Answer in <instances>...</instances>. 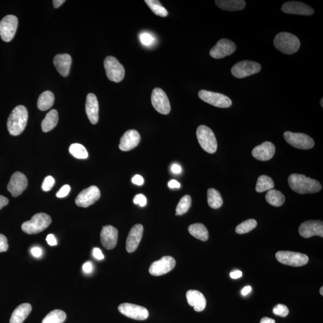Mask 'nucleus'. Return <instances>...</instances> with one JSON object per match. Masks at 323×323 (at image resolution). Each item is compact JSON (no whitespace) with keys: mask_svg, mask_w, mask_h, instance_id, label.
<instances>
[{"mask_svg":"<svg viewBox=\"0 0 323 323\" xmlns=\"http://www.w3.org/2000/svg\"><path fill=\"white\" fill-rule=\"evenodd\" d=\"M288 183L291 189L299 194L315 193L322 189L321 184L317 180L298 173L291 175Z\"/></svg>","mask_w":323,"mask_h":323,"instance_id":"nucleus-1","label":"nucleus"},{"mask_svg":"<svg viewBox=\"0 0 323 323\" xmlns=\"http://www.w3.org/2000/svg\"><path fill=\"white\" fill-rule=\"evenodd\" d=\"M28 117L29 114L25 106L16 107L10 114L7 122L10 135L17 136L21 134L27 126Z\"/></svg>","mask_w":323,"mask_h":323,"instance_id":"nucleus-2","label":"nucleus"},{"mask_svg":"<svg viewBox=\"0 0 323 323\" xmlns=\"http://www.w3.org/2000/svg\"><path fill=\"white\" fill-rule=\"evenodd\" d=\"M274 46L282 53L292 55L300 49V39L294 35L286 32L278 34L274 41Z\"/></svg>","mask_w":323,"mask_h":323,"instance_id":"nucleus-3","label":"nucleus"},{"mask_svg":"<svg viewBox=\"0 0 323 323\" xmlns=\"http://www.w3.org/2000/svg\"><path fill=\"white\" fill-rule=\"evenodd\" d=\"M52 223L51 217L46 213H37L29 221L24 222L22 230L27 234H37L43 231Z\"/></svg>","mask_w":323,"mask_h":323,"instance_id":"nucleus-4","label":"nucleus"},{"mask_svg":"<svg viewBox=\"0 0 323 323\" xmlns=\"http://www.w3.org/2000/svg\"><path fill=\"white\" fill-rule=\"evenodd\" d=\"M196 136L199 143L204 150L209 154H214L217 151V142L213 131L205 125L197 128Z\"/></svg>","mask_w":323,"mask_h":323,"instance_id":"nucleus-5","label":"nucleus"},{"mask_svg":"<svg viewBox=\"0 0 323 323\" xmlns=\"http://www.w3.org/2000/svg\"><path fill=\"white\" fill-rule=\"evenodd\" d=\"M276 259L280 263L288 266L300 267L307 265L308 257L303 253L280 251L276 253Z\"/></svg>","mask_w":323,"mask_h":323,"instance_id":"nucleus-6","label":"nucleus"},{"mask_svg":"<svg viewBox=\"0 0 323 323\" xmlns=\"http://www.w3.org/2000/svg\"><path fill=\"white\" fill-rule=\"evenodd\" d=\"M106 74L110 81L119 83L125 77V68L119 61L113 57H107L104 62Z\"/></svg>","mask_w":323,"mask_h":323,"instance_id":"nucleus-7","label":"nucleus"},{"mask_svg":"<svg viewBox=\"0 0 323 323\" xmlns=\"http://www.w3.org/2000/svg\"><path fill=\"white\" fill-rule=\"evenodd\" d=\"M285 140L295 148L308 150L314 146L315 142L311 137L302 133H294L290 131L284 133Z\"/></svg>","mask_w":323,"mask_h":323,"instance_id":"nucleus-8","label":"nucleus"},{"mask_svg":"<svg viewBox=\"0 0 323 323\" xmlns=\"http://www.w3.org/2000/svg\"><path fill=\"white\" fill-rule=\"evenodd\" d=\"M261 70V65L258 62L243 61L238 62L232 68L231 72L234 77L242 79L258 73Z\"/></svg>","mask_w":323,"mask_h":323,"instance_id":"nucleus-9","label":"nucleus"},{"mask_svg":"<svg viewBox=\"0 0 323 323\" xmlns=\"http://www.w3.org/2000/svg\"><path fill=\"white\" fill-rule=\"evenodd\" d=\"M198 95L203 102L216 107L228 108L232 104L231 100L221 93L201 90Z\"/></svg>","mask_w":323,"mask_h":323,"instance_id":"nucleus-10","label":"nucleus"},{"mask_svg":"<svg viewBox=\"0 0 323 323\" xmlns=\"http://www.w3.org/2000/svg\"><path fill=\"white\" fill-rule=\"evenodd\" d=\"M18 19L14 15H8L0 21V37L5 42H10L15 36Z\"/></svg>","mask_w":323,"mask_h":323,"instance_id":"nucleus-11","label":"nucleus"},{"mask_svg":"<svg viewBox=\"0 0 323 323\" xmlns=\"http://www.w3.org/2000/svg\"><path fill=\"white\" fill-rule=\"evenodd\" d=\"M118 310L126 317L136 320H145L149 315L146 308L133 304H121L118 307Z\"/></svg>","mask_w":323,"mask_h":323,"instance_id":"nucleus-12","label":"nucleus"},{"mask_svg":"<svg viewBox=\"0 0 323 323\" xmlns=\"http://www.w3.org/2000/svg\"><path fill=\"white\" fill-rule=\"evenodd\" d=\"M100 197L101 192L98 187L92 186L83 190L76 197L75 202L80 207L87 208L95 203Z\"/></svg>","mask_w":323,"mask_h":323,"instance_id":"nucleus-13","label":"nucleus"},{"mask_svg":"<svg viewBox=\"0 0 323 323\" xmlns=\"http://www.w3.org/2000/svg\"><path fill=\"white\" fill-rule=\"evenodd\" d=\"M152 104L155 109L162 114H168L171 111V106L167 95L161 88L154 89L151 97Z\"/></svg>","mask_w":323,"mask_h":323,"instance_id":"nucleus-14","label":"nucleus"},{"mask_svg":"<svg viewBox=\"0 0 323 323\" xmlns=\"http://www.w3.org/2000/svg\"><path fill=\"white\" fill-rule=\"evenodd\" d=\"M176 265L175 259L171 256H164L161 259L152 263L149 272L152 276H161L171 271Z\"/></svg>","mask_w":323,"mask_h":323,"instance_id":"nucleus-15","label":"nucleus"},{"mask_svg":"<svg viewBox=\"0 0 323 323\" xmlns=\"http://www.w3.org/2000/svg\"><path fill=\"white\" fill-rule=\"evenodd\" d=\"M236 45L232 41L227 39H221L211 48L210 54L212 58L221 59L234 53Z\"/></svg>","mask_w":323,"mask_h":323,"instance_id":"nucleus-16","label":"nucleus"},{"mask_svg":"<svg viewBox=\"0 0 323 323\" xmlns=\"http://www.w3.org/2000/svg\"><path fill=\"white\" fill-rule=\"evenodd\" d=\"M301 237L309 238L314 236L323 237V223L320 220H308L302 223L299 228Z\"/></svg>","mask_w":323,"mask_h":323,"instance_id":"nucleus-17","label":"nucleus"},{"mask_svg":"<svg viewBox=\"0 0 323 323\" xmlns=\"http://www.w3.org/2000/svg\"><path fill=\"white\" fill-rule=\"evenodd\" d=\"M28 186V180L25 175L20 172L13 173L8 185V190L12 196L17 197L21 194Z\"/></svg>","mask_w":323,"mask_h":323,"instance_id":"nucleus-18","label":"nucleus"},{"mask_svg":"<svg viewBox=\"0 0 323 323\" xmlns=\"http://www.w3.org/2000/svg\"><path fill=\"white\" fill-rule=\"evenodd\" d=\"M281 10L285 13L305 16L312 15L314 12L313 9L310 6L298 2L285 3Z\"/></svg>","mask_w":323,"mask_h":323,"instance_id":"nucleus-19","label":"nucleus"},{"mask_svg":"<svg viewBox=\"0 0 323 323\" xmlns=\"http://www.w3.org/2000/svg\"><path fill=\"white\" fill-rule=\"evenodd\" d=\"M101 242L104 248L112 250L115 248L118 239L117 229L111 225L103 227L100 234Z\"/></svg>","mask_w":323,"mask_h":323,"instance_id":"nucleus-20","label":"nucleus"},{"mask_svg":"<svg viewBox=\"0 0 323 323\" xmlns=\"http://www.w3.org/2000/svg\"><path fill=\"white\" fill-rule=\"evenodd\" d=\"M275 153V145L272 142L266 141L253 148L252 155L259 161H267L273 158Z\"/></svg>","mask_w":323,"mask_h":323,"instance_id":"nucleus-21","label":"nucleus"},{"mask_svg":"<svg viewBox=\"0 0 323 323\" xmlns=\"http://www.w3.org/2000/svg\"><path fill=\"white\" fill-rule=\"evenodd\" d=\"M144 228L141 224H137L131 228L127 239L126 249L128 253H133L138 248L143 234Z\"/></svg>","mask_w":323,"mask_h":323,"instance_id":"nucleus-22","label":"nucleus"},{"mask_svg":"<svg viewBox=\"0 0 323 323\" xmlns=\"http://www.w3.org/2000/svg\"><path fill=\"white\" fill-rule=\"evenodd\" d=\"M141 137L136 130H128L120 139L119 148L123 152L131 151L140 143Z\"/></svg>","mask_w":323,"mask_h":323,"instance_id":"nucleus-23","label":"nucleus"},{"mask_svg":"<svg viewBox=\"0 0 323 323\" xmlns=\"http://www.w3.org/2000/svg\"><path fill=\"white\" fill-rule=\"evenodd\" d=\"M86 112L88 119L93 125L98 123L99 119V104L96 96L90 93L87 96L86 102Z\"/></svg>","mask_w":323,"mask_h":323,"instance_id":"nucleus-24","label":"nucleus"},{"mask_svg":"<svg viewBox=\"0 0 323 323\" xmlns=\"http://www.w3.org/2000/svg\"><path fill=\"white\" fill-rule=\"evenodd\" d=\"M186 298L190 306L193 307L194 311L196 312L203 311L206 307V299L199 291L195 290L187 291Z\"/></svg>","mask_w":323,"mask_h":323,"instance_id":"nucleus-25","label":"nucleus"},{"mask_svg":"<svg viewBox=\"0 0 323 323\" xmlns=\"http://www.w3.org/2000/svg\"><path fill=\"white\" fill-rule=\"evenodd\" d=\"M72 60L68 54H58L54 59V64L57 71L63 77H67L70 71Z\"/></svg>","mask_w":323,"mask_h":323,"instance_id":"nucleus-26","label":"nucleus"},{"mask_svg":"<svg viewBox=\"0 0 323 323\" xmlns=\"http://www.w3.org/2000/svg\"><path fill=\"white\" fill-rule=\"evenodd\" d=\"M32 310V307L30 304L26 303L19 305L10 317V323H23Z\"/></svg>","mask_w":323,"mask_h":323,"instance_id":"nucleus-27","label":"nucleus"},{"mask_svg":"<svg viewBox=\"0 0 323 323\" xmlns=\"http://www.w3.org/2000/svg\"><path fill=\"white\" fill-rule=\"evenodd\" d=\"M215 4L227 11H239L245 8L246 3L243 0H217Z\"/></svg>","mask_w":323,"mask_h":323,"instance_id":"nucleus-28","label":"nucleus"},{"mask_svg":"<svg viewBox=\"0 0 323 323\" xmlns=\"http://www.w3.org/2000/svg\"><path fill=\"white\" fill-rule=\"evenodd\" d=\"M58 113L53 109L48 112L41 123V128L44 133H48L56 127L58 122Z\"/></svg>","mask_w":323,"mask_h":323,"instance_id":"nucleus-29","label":"nucleus"},{"mask_svg":"<svg viewBox=\"0 0 323 323\" xmlns=\"http://www.w3.org/2000/svg\"><path fill=\"white\" fill-rule=\"evenodd\" d=\"M190 235L200 240L206 241L209 238V233L207 229L202 223H194L191 225L188 228Z\"/></svg>","mask_w":323,"mask_h":323,"instance_id":"nucleus-30","label":"nucleus"},{"mask_svg":"<svg viewBox=\"0 0 323 323\" xmlns=\"http://www.w3.org/2000/svg\"><path fill=\"white\" fill-rule=\"evenodd\" d=\"M55 97L51 91H46L40 95L37 102V107L41 111L47 110L54 105Z\"/></svg>","mask_w":323,"mask_h":323,"instance_id":"nucleus-31","label":"nucleus"},{"mask_svg":"<svg viewBox=\"0 0 323 323\" xmlns=\"http://www.w3.org/2000/svg\"><path fill=\"white\" fill-rule=\"evenodd\" d=\"M267 203L274 207L282 206L285 202V196L280 191L271 189L268 190L265 196Z\"/></svg>","mask_w":323,"mask_h":323,"instance_id":"nucleus-32","label":"nucleus"},{"mask_svg":"<svg viewBox=\"0 0 323 323\" xmlns=\"http://www.w3.org/2000/svg\"><path fill=\"white\" fill-rule=\"evenodd\" d=\"M208 204L213 209H218L223 204V199L218 191L214 189H209L207 192Z\"/></svg>","mask_w":323,"mask_h":323,"instance_id":"nucleus-33","label":"nucleus"},{"mask_svg":"<svg viewBox=\"0 0 323 323\" xmlns=\"http://www.w3.org/2000/svg\"><path fill=\"white\" fill-rule=\"evenodd\" d=\"M274 183L270 177L265 175L260 176L258 180L256 186L257 192L262 193L265 191L273 189Z\"/></svg>","mask_w":323,"mask_h":323,"instance_id":"nucleus-34","label":"nucleus"},{"mask_svg":"<svg viewBox=\"0 0 323 323\" xmlns=\"http://www.w3.org/2000/svg\"><path fill=\"white\" fill-rule=\"evenodd\" d=\"M67 318L65 312L60 310L51 311L44 318L42 323H63Z\"/></svg>","mask_w":323,"mask_h":323,"instance_id":"nucleus-35","label":"nucleus"},{"mask_svg":"<svg viewBox=\"0 0 323 323\" xmlns=\"http://www.w3.org/2000/svg\"><path fill=\"white\" fill-rule=\"evenodd\" d=\"M145 3H146L153 12L155 15L161 17H166L168 15L167 10L161 5L158 0H145Z\"/></svg>","mask_w":323,"mask_h":323,"instance_id":"nucleus-36","label":"nucleus"},{"mask_svg":"<svg viewBox=\"0 0 323 323\" xmlns=\"http://www.w3.org/2000/svg\"><path fill=\"white\" fill-rule=\"evenodd\" d=\"M69 152L76 158L85 159L88 158V153L83 145L79 143L72 144L69 148Z\"/></svg>","mask_w":323,"mask_h":323,"instance_id":"nucleus-37","label":"nucleus"},{"mask_svg":"<svg viewBox=\"0 0 323 323\" xmlns=\"http://www.w3.org/2000/svg\"><path fill=\"white\" fill-rule=\"evenodd\" d=\"M257 225H258V222L256 220L249 219L238 225L235 231L238 234H245L253 230Z\"/></svg>","mask_w":323,"mask_h":323,"instance_id":"nucleus-38","label":"nucleus"},{"mask_svg":"<svg viewBox=\"0 0 323 323\" xmlns=\"http://www.w3.org/2000/svg\"><path fill=\"white\" fill-rule=\"evenodd\" d=\"M192 206V198L190 196H183L176 208V214L181 215L187 213Z\"/></svg>","mask_w":323,"mask_h":323,"instance_id":"nucleus-39","label":"nucleus"},{"mask_svg":"<svg viewBox=\"0 0 323 323\" xmlns=\"http://www.w3.org/2000/svg\"><path fill=\"white\" fill-rule=\"evenodd\" d=\"M141 42L145 46H151L156 41L155 37L150 33L143 32L140 35Z\"/></svg>","mask_w":323,"mask_h":323,"instance_id":"nucleus-40","label":"nucleus"},{"mask_svg":"<svg viewBox=\"0 0 323 323\" xmlns=\"http://www.w3.org/2000/svg\"><path fill=\"white\" fill-rule=\"evenodd\" d=\"M273 313L280 317H286L289 313V308L285 305L278 304L274 308Z\"/></svg>","mask_w":323,"mask_h":323,"instance_id":"nucleus-41","label":"nucleus"},{"mask_svg":"<svg viewBox=\"0 0 323 323\" xmlns=\"http://www.w3.org/2000/svg\"><path fill=\"white\" fill-rule=\"evenodd\" d=\"M55 183V180L53 177L47 176L44 180L42 186H41V189L45 192H48L54 187Z\"/></svg>","mask_w":323,"mask_h":323,"instance_id":"nucleus-42","label":"nucleus"},{"mask_svg":"<svg viewBox=\"0 0 323 323\" xmlns=\"http://www.w3.org/2000/svg\"><path fill=\"white\" fill-rule=\"evenodd\" d=\"M133 201L135 204L139 205V206L141 207L146 206L147 202L146 197L142 194H137V195L134 197Z\"/></svg>","mask_w":323,"mask_h":323,"instance_id":"nucleus-43","label":"nucleus"},{"mask_svg":"<svg viewBox=\"0 0 323 323\" xmlns=\"http://www.w3.org/2000/svg\"><path fill=\"white\" fill-rule=\"evenodd\" d=\"M8 248V239L4 235L0 234V253L6 252Z\"/></svg>","mask_w":323,"mask_h":323,"instance_id":"nucleus-44","label":"nucleus"},{"mask_svg":"<svg viewBox=\"0 0 323 323\" xmlns=\"http://www.w3.org/2000/svg\"><path fill=\"white\" fill-rule=\"evenodd\" d=\"M71 187L68 185H65L61 187L60 190L57 193V196L59 197V198H62V197H64L67 196L70 192Z\"/></svg>","mask_w":323,"mask_h":323,"instance_id":"nucleus-45","label":"nucleus"},{"mask_svg":"<svg viewBox=\"0 0 323 323\" xmlns=\"http://www.w3.org/2000/svg\"><path fill=\"white\" fill-rule=\"evenodd\" d=\"M92 254L93 256L97 260H102L104 259L103 252L99 248L93 249Z\"/></svg>","mask_w":323,"mask_h":323,"instance_id":"nucleus-46","label":"nucleus"},{"mask_svg":"<svg viewBox=\"0 0 323 323\" xmlns=\"http://www.w3.org/2000/svg\"><path fill=\"white\" fill-rule=\"evenodd\" d=\"M82 269L85 274H91L93 271V265L91 262H87L83 264Z\"/></svg>","mask_w":323,"mask_h":323,"instance_id":"nucleus-47","label":"nucleus"},{"mask_svg":"<svg viewBox=\"0 0 323 323\" xmlns=\"http://www.w3.org/2000/svg\"><path fill=\"white\" fill-rule=\"evenodd\" d=\"M132 182L135 184V185L141 186L143 185L144 183L143 177L140 175H135L133 179H132Z\"/></svg>","mask_w":323,"mask_h":323,"instance_id":"nucleus-48","label":"nucleus"},{"mask_svg":"<svg viewBox=\"0 0 323 323\" xmlns=\"http://www.w3.org/2000/svg\"><path fill=\"white\" fill-rule=\"evenodd\" d=\"M46 241L48 245L51 246H55L57 245V241L56 238L53 234H48L46 238Z\"/></svg>","mask_w":323,"mask_h":323,"instance_id":"nucleus-49","label":"nucleus"},{"mask_svg":"<svg viewBox=\"0 0 323 323\" xmlns=\"http://www.w3.org/2000/svg\"><path fill=\"white\" fill-rule=\"evenodd\" d=\"M31 254H32L35 258H40V257L42 255V250L39 247H37V246L31 249Z\"/></svg>","mask_w":323,"mask_h":323,"instance_id":"nucleus-50","label":"nucleus"},{"mask_svg":"<svg viewBox=\"0 0 323 323\" xmlns=\"http://www.w3.org/2000/svg\"><path fill=\"white\" fill-rule=\"evenodd\" d=\"M242 276V273L241 270H235L230 274V277L232 279H238Z\"/></svg>","mask_w":323,"mask_h":323,"instance_id":"nucleus-51","label":"nucleus"},{"mask_svg":"<svg viewBox=\"0 0 323 323\" xmlns=\"http://www.w3.org/2000/svg\"><path fill=\"white\" fill-rule=\"evenodd\" d=\"M180 184L176 180H172L168 183V186L171 189H178L180 187Z\"/></svg>","mask_w":323,"mask_h":323,"instance_id":"nucleus-52","label":"nucleus"},{"mask_svg":"<svg viewBox=\"0 0 323 323\" xmlns=\"http://www.w3.org/2000/svg\"><path fill=\"white\" fill-rule=\"evenodd\" d=\"M9 203V200L7 197L0 195V210L7 206Z\"/></svg>","mask_w":323,"mask_h":323,"instance_id":"nucleus-53","label":"nucleus"},{"mask_svg":"<svg viewBox=\"0 0 323 323\" xmlns=\"http://www.w3.org/2000/svg\"><path fill=\"white\" fill-rule=\"evenodd\" d=\"M171 171L175 173H180L182 172V167L179 165L173 164L171 167Z\"/></svg>","mask_w":323,"mask_h":323,"instance_id":"nucleus-54","label":"nucleus"},{"mask_svg":"<svg viewBox=\"0 0 323 323\" xmlns=\"http://www.w3.org/2000/svg\"><path fill=\"white\" fill-rule=\"evenodd\" d=\"M252 289L251 286H246L241 291V294L243 296H246L249 293L251 292Z\"/></svg>","mask_w":323,"mask_h":323,"instance_id":"nucleus-55","label":"nucleus"},{"mask_svg":"<svg viewBox=\"0 0 323 323\" xmlns=\"http://www.w3.org/2000/svg\"><path fill=\"white\" fill-rule=\"evenodd\" d=\"M65 0H54L53 4L55 8H58L65 3Z\"/></svg>","mask_w":323,"mask_h":323,"instance_id":"nucleus-56","label":"nucleus"},{"mask_svg":"<svg viewBox=\"0 0 323 323\" xmlns=\"http://www.w3.org/2000/svg\"><path fill=\"white\" fill-rule=\"evenodd\" d=\"M260 323H276V321L274 320V319L270 318L264 317L262 318Z\"/></svg>","mask_w":323,"mask_h":323,"instance_id":"nucleus-57","label":"nucleus"},{"mask_svg":"<svg viewBox=\"0 0 323 323\" xmlns=\"http://www.w3.org/2000/svg\"><path fill=\"white\" fill-rule=\"evenodd\" d=\"M319 293L321 294V296L323 295V287H321L320 290H319Z\"/></svg>","mask_w":323,"mask_h":323,"instance_id":"nucleus-58","label":"nucleus"},{"mask_svg":"<svg viewBox=\"0 0 323 323\" xmlns=\"http://www.w3.org/2000/svg\"><path fill=\"white\" fill-rule=\"evenodd\" d=\"M322 102H323V99H321V105L322 107H323Z\"/></svg>","mask_w":323,"mask_h":323,"instance_id":"nucleus-59","label":"nucleus"}]
</instances>
